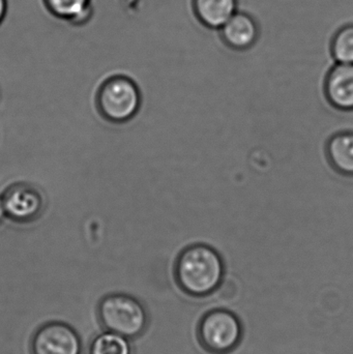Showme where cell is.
I'll use <instances>...</instances> for the list:
<instances>
[{
  "label": "cell",
  "mask_w": 353,
  "mask_h": 354,
  "mask_svg": "<svg viewBox=\"0 0 353 354\" xmlns=\"http://www.w3.org/2000/svg\"><path fill=\"white\" fill-rule=\"evenodd\" d=\"M50 15L74 26H82L93 15V0H41Z\"/></svg>",
  "instance_id": "cell-10"
},
{
  "label": "cell",
  "mask_w": 353,
  "mask_h": 354,
  "mask_svg": "<svg viewBox=\"0 0 353 354\" xmlns=\"http://www.w3.org/2000/svg\"><path fill=\"white\" fill-rule=\"evenodd\" d=\"M140 106V91L128 77H110L97 91V110L104 120L112 124H124L132 120L138 113Z\"/></svg>",
  "instance_id": "cell-4"
},
{
  "label": "cell",
  "mask_w": 353,
  "mask_h": 354,
  "mask_svg": "<svg viewBox=\"0 0 353 354\" xmlns=\"http://www.w3.org/2000/svg\"><path fill=\"white\" fill-rule=\"evenodd\" d=\"M331 51L338 64H353V23L344 25L335 33Z\"/></svg>",
  "instance_id": "cell-13"
},
{
  "label": "cell",
  "mask_w": 353,
  "mask_h": 354,
  "mask_svg": "<svg viewBox=\"0 0 353 354\" xmlns=\"http://www.w3.org/2000/svg\"><path fill=\"white\" fill-rule=\"evenodd\" d=\"M4 214H6V212H4L3 203H2V198H0V222L3 218Z\"/></svg>",
  "instance_id": "cell-15"
},
{
  "label": "cell",
  "mask_w": 353,
  "mask_h": 354,
  "mask_svg": "<svg viewBox=\"0 0 353 354\" xmlns=\"http://www.w3.org/2000/svg\"><path fill=\"white\" fill-rule=\"evenodd\" d=\"M325 95L340 111H353V64H337L325 77Z\"/></svg>",
  "instance_id": "cell-8"
},
{
  "label": "cell",
  "mask_w": 353,
  "mask_h": 354,
  "mask_svg": "<svg viewBox=\"0 0 353 354\" xmlns=\"http://www.w3.org/2000/svg\"><path fill=\"white\" fill-rule=\"evenodd\" d=\"M89 354H133V349L128 338L107 330L95 337Z\"/></svg>",
  "instance_id": "cell-12"
},
{
  "label": "cell",
  "mask_w": 353,
  "mask_h": 354,
  "mask_svg": "<svg viewBox=\"0 0 353 354\" xmlns=\"http://www.w3.org/2000/svg\"><path fill=\"white\" fill-rule=\"evenodd\" d=\"M97 315L106 330L128 339L141 336L149 326V314L143 304L124 293L104 297L97 306Z\"/></svg>",
  "instance_id": "cell-2"
},
{
  "label": "cell",
  "mask_w": 353,
  "mask_h": 354,
  "mask_svg": "<svg viewBox=\"0 0 353 354\" xmlns=\"http://www.w3.org/2000/svg\"><path fill=\"white\" fill-rule=\"evenodd\" d=\"M327 160L338 174L353 176V132H340L327 140Z\"/></svg>",
  "instance_id": "cell-11"
},
{
  "label": "cell",
  "mask_w": 353,
  "mask_h": 354,
  "mask_svg": "<svg viewBox=\"0 0 353 354\" xmlns=\"http://www.w3.org/2000/svg\"><path fill=\"white\" fill-rule=\"evenodd\" d=\"M4 212L14 222L31 223L45 209V198L35 185L19 183L10 185L2 196Z\"/></svg>",
  "instance_id": "cell-6"
},
{
  "label": "cell",
  "mask_w": 353,
  "mask_h": 354,
  "mask_svg": "<svg viewBox=\"0 0 353 354\" xmlns=\"http://www.w3.org/2000/svg\"><path fill=\"white\" fill-rule=\"evenodd\" d=\"M225 264L221 255L211 245L194 243L180 252L174 266V278L182 292L203 299L221 287Z\"/></svg>",
  "instance_id": "cell-1"
},
{
  "label": "cell",
  "mask_w": 353,
  "mask_h": 354,
  "mask_svg": "<svg viewBox=\"0 0 353 354\" xmlns=\"http://www.w3.org/2000/svg\"><path fill=\"white\" fill-rule=\"evenodd\" d=\"M199 344L209 354H230L244 338V326L236 313L227 309H213L201 317L197 326Z\"/></svg>",
  "instance_id": "cell-3"
},
{
  "label": "cell",
  "mask_w": 353,
  "mask_h": 354,
  "mask_svg": "<svg viewBox=\"0 0 353 354\" xmlns=\"http://www.w3.org/2000/svg\"><path fill=\"white\" fill-rule=\"evenodd\" d=\"M238 0H193V8L201 24L219 29L238 12Z\"/></svg>",
  "instance_id": "cell-9"
},
{
  "label": "cell",
  "mask_w": 353,
  "mask_h": 354,
  "mask_svg": "<svg viewBox=\"0 0 353 354\" xmlns=\"http://www.w3.org/2000/svg\"><path fill=\"white\" fill-rule=\"evenodd\" d=\"M31 354H80L82 342L76 330L60 322L39 326L30 342Z\"/></svg>",
  "instance_id": "cell-5"
},
{
  "label": "cell",
  "mask_w": 353,
  "mask_h": 354,
  "mask_svg": "<svg viewBox=\"0 0 353 354\" xmlns=\"http://www.w3.org/2000/svg\"><path fill=\"white\" fill-rule=\"evenodd\" d=\"M224 43L236 51H246L258 41L260 29L252 15L236 12L220 28Z\"/></svg>",
  "instance_id": "cell-7"
},
{
  "label": "cell",
  "mask_w": 353,
  "mask_h": 354,
  "mask_svg": "<svg viewBox=\"0 0 353 354\" xmlns=\"http://www.w3.org/2000/svg\"><path fill=\"white\" fill-rule=\"evenodd\" d=\"M8 0H0V25L3 23L8 14Z\"/></svg>",
  "instance_id": "cell-14"
}]
</instances>
